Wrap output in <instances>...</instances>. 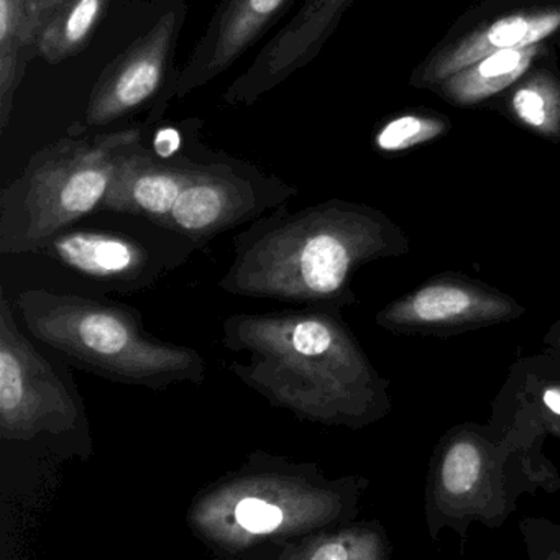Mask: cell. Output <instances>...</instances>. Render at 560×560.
I'll list each match as a JSON object with an SVG mask.
<instances>
[{
  "label": "cell",
  "mask_w": 560,
  "mask_h": 560,
  "mask_svg": "<svg viewBox=\"0 0 560 560\" xmlns=\"http://www.w3.org/2000/svg\"><path fill=\"white\" fill-rule=\"evenodd\" d=\"M140 145L139 130L63 140L32 160L0 199V255L21 257L100 212L117 163Z\"/></svg>",
  "instance_id": "obj_7"
},
{
  "label": "cell",
  "mask_w": 560,
  "mask_h": 560,
  "mask_svg": "<svg viewBox=\"0 0 560 560\" xmlns=\"http://www.w3.org/2000/svg\"><path fill=\"white\" fill-rule=\"evenodd\" d=\"M355 0H304L303 8L260 51L247 73L225 94L231 106H250L258 97L310 65L339 27Z\"/></svg>",
  "instance_id": "obj_13"
},
{
  "label": "cell",
  "mask_w": 560,
  "mask_h": 560,
  "mask_svg": "<svg viewBox=\"0 0 560 560\" xmlns=\"http://www.w3.org/2000/svg\"><path fill=\"white\" fill-rule=\"evenodd\" d=\"M290 196L287 186L257 183L225 166H192L165 229L201 248L224 232L257 221Z\"/></svg>",
  "instance_id": "obj_11"
},
{
  "label": "cell",
  "mask_w": 560,
  "mask_h": 560,
  "mask_svg": "<svg viewBox=\"0 0 560 560\" xmlns=\"http://www.w3.org/2000/svg\"><path fill=\"white\" fill-rule=\"evenodd\" d=\"M560 34V0H481L448 28L409 78L431 90L485 55L552 42Z\"/></svg>",
  "instance_id": "obj_9"
},
{
  "label": "cell",
  "mask_w": 560,
  "mask_h": 560,
  "mask_svg": "<svg viewBox=\"0 0 560 560\" xmlns=\"http://www.w3.org/2000/svg\"><path fill=\"white\" fill-rule=\"evenodd\" d=\"M109 0H63L42 32L37 54L50 65L77 57L93 38Z\"/></svg>",
  "instance_id": "obj_21"
},
{
  "label": "cell",
  "mask_w": 560,
  "mask_h": 560,
  "mask_svg": "<svg viewBox=\"0 0 560 560\" xmlns=\"http://www.w3.org/2000/svg\"><path fill=\"white\" fill-rule=\"evenodd\" d=\"M553 45H556V48H559L560 50V34L557 35L556 38H553Z\"/></svg>",
  "instance_id": "obj_25"
},
{
  "label": "cell",
  "mask_w": 560,
  "mask_h": 560,
  "mask_svg": "<svg viewBox=\"0 0 560 560\" xmlns=\"http://www.w3.org/2000/svg\"><path fill=\"white\" fill-rule=\"evenodd\" d=\"M546 435L524 422H462L434 445L425 477V526L432 540L471 524L503 526L523 494L556 493L560 475L544 454Z\"/></svg>",
  "instance_id": "obj_4"
},
{
  "label": "cell",
  "mask_w": 560,
  "mask_h": 560,
  "mask_svg": "<svg viewBox=\"0 0 560 560\" xmlns=\"http://www.w3.org/2000/svg\"><path fill=\"white\" fill-rule=\"evenodd\" d=\"M14 301L0 291V442L60 460L88 462L94 439L70 363L22 332Z\"/></svg>",
  "instance_id": "obj_6"
},
{
  "label": "cell",
  "mask_w": 560,
  "mask_h": 560,
  "mask_svg": "<svg viewBox=\"0 0 560 560\" xmlns=\"http://www.w3.org/2000/svg\"><path fill=\"white\" fill-rule=\"evenodd\" d=\"M291 4L293 0H222L173 94L186 96L228 71Z\"/></svg>",
  "instance_id": "obj_14"
},
{
  "label": "cell",
  "mask_w": 560,
  "mask_h": 560,
  "mask_svg": "<svg viewBox=\"0 0 560 560\" xmlns=\"http://www.w3.org/2000/svg\"><path fill=\"white\" fill-rule=\"evenodd\" d=\"M12 301L28 336L100 378L152 392L205 382L201 353L147 332L136 307L47 288H25Z\"/></svg>",
  "instance_id": "obj_5"
},
{
  "label": "cell",
  "mask_w": 560,
  "mask_h": 560,
  "mask_svg": "<svg viewBox=\"0 0 560 560\" xmlns=\"http://www.w3.org/2000/svg\"><path fill=\"white\" fill-rule=\"evenodd\" d=\"M491 419L524 422L546 438L560 439V352L546 349L514 363Z\"/></svg>",
  "instance_id": "obj_16"
},
{
  "label": "cell",
  "mask_w": 560,
  "mask_h": 560,
  "mask_svg": "<svg viewBox=\"0 0 560 560\" xmlns=\"http://www.w3.org/2000/svg\"><path fill=\"white\" fill-rule=\"evenodd\" d=\"M451 119L434 110H411L392 117L375 133V149L402 153L434 142L451 132Z\"/></svg>",
  "instance_id": "obj_22"
},
{
  "label": "cell",
  "mask_w": 560,
  "mask_h": 560,
  "mask_svg": "<svg viewBox=\"0 0 560 560\" xmlns=\"http://www.w3.org/2000/svg\"><path fill=\"white\" fill-rule=\"evenodd\" d=\"M370 480L330 478L313 462L252 452L202 487L186 524L219 559H275L294 540L357 520Z\"/></svg>",
  "instance_id": "obj_3"
},
{
  "label": "cell",
  "mask_w": 560,
  "mask_h": 560,
  "mask_svg": "<svg viewBox=\"0 0 560 560\" xmlns=\"http://www.w3.org/2000/svg\"><path fill=\"white\" fill-rule=\"evenodd\" d=\"M552 47L553 40L485 55L429 91L462 109L487 104L520 81Z\"/></svg>",
  "instance_id": "obj_17"
},
{
  "label": "cell",
  "mask_w": 560,
  "mask_h": 560,
  "mask_svg": "<svg viewBox=\"0 0 560 560\" xmlns=\"http://www.w3.org/2000/svg\"><path fill=\"white\" fill-rule=\"evenodd\" d=\"M409 250L406 232L372 206L330 199L296 212L280 208L234 238L219 287L232 296L342 313L359 301L352 284L363 265Z\"/></svg>",
  "instance_id": "obj_2"
},
{
  "label": "cell",
  "mask_w": 560,
  "mask_h": 560,
  "mask_svg": "<svg viewBox=\"0 0 560 560\" xmlns=\"http://www.w3.org/2000/svg\"><path fill=\"white\" fill-rule=\"evenodd\" d=\"M222 346L245 357L231 365L245 386L300 421L359 431L392 412L389 380L340 313L232 314Z\"/></svg>",
  "instance_id": "obj_1"
},
{
  "label": "cell",
  "mask_w": 560,
  "mask_h": 560,
  "mask_svg": "<svg viewBox=\"0 0 560 560\" xmlns=\"http://www.w3.org/2000/svg\"><path fill=\"white\" fill-rule=\"evenodd\" d=\"M393 542L380 521H349L284 546L277 560H389Z\"/></svg>",
  "instance_id": "obj_20"
},
{
  "label": "cell",
  "mask_w": 560,
  "mask_h": 560,
  "mask_svg": "<svg viewBox=\"0 0 560 560\" xmlns=\"http://www.w3.org/2000/svg\"><path fill=\"white\" fill-rule=\"evenodd\" d=\"M192 250L196 245L186 237L159 247L127 232L73 225L27 255L54 273L57 287L51 291L104 296L155 287L186 264Z\"/></svg>",
  "instance_id": "obj_8"
},
{
  "label": "cell",
  "mask_w": 560,
  "mask_h": 560,
  "mask_svg": "<svg viewBox=\"0 0 560 560\" xmlns=\"http://www.w3.org/2000/svg\"><path fill=\"white\" fill-rule=\"evenodd\" d=\"M542 342L546 349L560 352V319H557L556 323L550 326V329L544 334Z\"/></svg>",
  "instance_id": "obj_24"
},
{
  "label": "cell",
  "mask_w": 560,
  "mask_h": 560,
  "mask_svg": "<svg viewBox=\"0 0 560 560\" xmlns=\"http://www.w3.org/2000/svg\"><path fill=\"white\" fill-rule=\"evenodd\" d=\"M487 104L534 136L559 143L560 71L556 45L520 81Z\"/></svg>",
  "instance_id": "obj_18"
},
{
  "label": "cell",
  "mask_w": 560,
  "mask_h": 560,
  "mask_svg": "<svg viewBox=\"0 0 560 560\" xmlns=\"http://www.w3.org/2000/svg\"><path fill=\"white\" fill-rule=\"evenodd\" d=\"M191 170L156 162L139 145L117 163L100 212L132 215L165 229Z\"/></svg>",
  "instance_id": "obj_15"
},
{
  "label": "cell",
  "mask_w": 560,
  "mask_h": 560,
  "mask_svg": "<svg viewBox=\"0 0 560 560\" xmlns=\"http://www.w3.org/2000/svg\"><path fill=\"white\" fill-rule=\"evenodd\" d=\"M526 307L493 284L458 271H442L376 313V326L395 336L451 339L513 323Z\"/></svg>",
  "instance_id": "obj_10"
},
{
  "label": "cell",
  "mask_w": 560,
  "mask_h": 560,
  "mask_svg": "<svg viewBox=\"0 0 560 560\" xmlns=\"http://www.w3.org/2000/svg\"><path fill=\"white\" fill-rule=\"evenodd\" d=\"M530 559H560V527L542 517H524L520 524Z\"/></svg>",
  "instance_id": "obj_23"
},
{
  "label": "cell",
  "mask_w": 560,
  "mask_h": 560,
  "mask_svg": "<svg viewBox=\"0 0 560 560\" xmlns=\"http://www.w3.org/2000/svg\"><path fill=\"white\" fill-rule=\"evenodd\" d=\"M63 0H0V129L11 119L27 50H37L42 32Z\"/></svg>",
  "instance_id": "obj_19"
},
{
  "label": "cell",
  "mask_w": 560,
  "mask_h": 560,
  "mask_svg": "<svg viewBox=\"0 0 560 560\" xmlns=\"http://www.w3.org/2000/svg\"><path fill=\"white\" fill-rule=\"evenodd\" d=\"M178 27V11L166 12L103 71L91 91L88 126L103 127L122 119L155 96L168 70Z\"/></svg>",
  "instance_id": "obj_12"
}]
</instances>
